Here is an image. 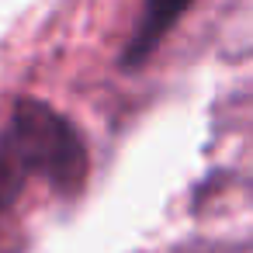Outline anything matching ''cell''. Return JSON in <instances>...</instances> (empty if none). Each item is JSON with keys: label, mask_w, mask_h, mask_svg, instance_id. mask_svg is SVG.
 I'll list each match as a JSON object with an SVG mask.
<instances>
[{"label": "cell", "mask_w": 253, "mask_h": 253, "mask_svg": "<svg viewBox=\"0 0 253 253\" xmlns=\"http://www.w3.org/2000/svg\"><path fill=\"white\" fill-rule=\"evenodd\" d=\"M28 177H32V170H28L14 135L4 128V132H0V215L18 201V194L25 191Z\"/></svg>", "instance_id": "obj_3"}, {"label": "cell", "mask_w": 253, "mask_h": 253, "mask_svg": "<svg viewBox=\"0 0 253 253\" xmlns=\"http://www.w3.org/2000/svg\"><path fill=\"white\" fill-rule=\"evenodd\" d=\"M194 4V0H146L142 4V14L132 28V39L122 52V66L132 70V66H142L156 49L160 42L170 35V28L187 14V7Z\"/></svg>", "instance_id": "obj_2"}, {"label": "cell", "mask_w": 253, "mask_h": 253, "mask_svg": "<svg viewBox=\"0 0 253 253\" xmlns=\"http://www.w3.org/2000/svg\"><path fill=\"white\" fill-rule=\"evenodd\" d=\"M7 132L14 135L28 170L42 173L63 198H70L84 187L90 160H87V146H84L80 132L73 128V122L66 115H59L45 101L21 97L11 111Z\"/></svg>", "instance_id": "obj_1"}]
</instances>
